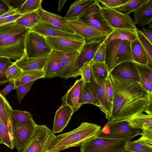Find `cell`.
Wrapping results in <instances>:
<instances>
[{"label": "cell", "mask_w": 152, "mask_h": 152, "mask_svg": "<svg viewBox=\"0 0 152 152\" xmlns=\"http://www.w3.org/2000/svg\"><path fill=\"white\" fill-rule=\"evenodd\" d=\"M14 63L9 58L0 56V85L12 83L7 79L5 73L7 68Z\"/></svg>", "instance_id": "obj_40"}, {"label": "cell", "mask_w": 152, "mask_h": 152, "mask_svg": "<svg viewBox=\"0 0 152 152\" xmlns=\"http://www.w3.org/2000/svg\"><path fill=\"white\" fill-rule=\"evenodd\" d=\"M140 76L152 81V69L148 65L136 64Z\"/></svg>", "instance_id": "obj_44"}, {"label": "cell", "mask_w": 152, "mask_h": 152, "mask_svg": "<svg viewBox=\"0 0 152 152\" xmlns=\"http://www.w3.org/2000/svg\"><path fill=\"white\" fill-rule=\"evenodd\" d=\"M79 102L81 106L89 103L98 107L100 109L101 107L96 95L90 82L85 84L83 83Z\"/></svg>", "instance_id": "obj_26"}, {"label": "cell", "mask_w": 152, "mask_h": 152, "mask_svg": "<svg viewBox=\"0 0 152 152\" xmlns=\"http://www.w3.org/2000/svg\"><path fill=\"white\" fill-rule=\"evenodd\" d=\"M61 67V53L52 50L49 59L43 70L45 73L43 78L51 79L58 77Z\"/></svg>", "instance_id": "obj_22"}, {"label": "cell", "mask_w": 152, "mask_h": 152, "mask_svg": "<svg viewBox=\"0 0 152 152\" xmlns=\"http://www.w3.org/2000/svg\"><path fill=\"white\" fill-rule=\"evenodd\" d=\"M106 79L103 80L99 79L91 71L89 82L101 105L100 110L105 114L106 118L108 120L111 115L112 105L108 99L105 86Z\"/></svg>", "instance_id": "obj_15"}, {"label": "cell", "mask_w": 152, "mask_h": 152, "mask_svg": "<svg viewBox=\"0 0 152 152\" xmlns=\"http://www.w3.org/2000/svg\"><path fill=\"white\" fill-rule=\"evenodd\" d=\"M91 62L85 63L80 68V75L83 83L84 84L90 82L91 72Z\"/></svg>", "instance_id": "obj_46"}, {"label": "cell", "mask_w": 152, "mask_h": 152, "mask_svg": "<svg viewBox=\"0 0 152 152\" xmlns=\"http://www.w3.org/2000/svg\"></svg>", "instance_id": "obj_59"}, {"label": "cell", "mask_w": 152, "mask_h": 152, "mask_svg": "<svg viewBox=\"0 0 152 152\" xmlns=\"http://www.w3.org/2000/svg\"><path fill=\"white\" fill-rule=\"evenodd\" d=\"M28 29L0 42V56L16 61L25 53V42Z\"/></svg>", "instance_id": "obj_7"}, {"label": "cell", "mask_w": 152, "mask_h": 152, "mask_svg": "<svg viewBox=\"0 0 152 152\" xmlns=\"http://www.w3.org/2000/svg\"><path fill=\"white\" fill-rule=\"evenodd\" d=\"M83 83L81 78L76 80L61 98L63 103L66 104L70 107L74 113L77 111L81 106L79 101Z\"/></svg>", "instance_id": "obj_20"}, {"label": "cell", "mask_w": 152, "mask_h": 152, "mask_svg": "<svg viewBox=\"0 0 152 152\" xmlns=\"http://www.w3.org/2000/svg\"><path fill=\"white\" fill-rule=\"evenodd\" d=\"M152 23H151L149 25L148 27L150 28H152Z\"/></svg>", "instance_id": "obj_58"}, {"label": "cell", "mask_w": 152, "mask_h": 152, "mask_svg": "<svg viewBox=\"0 0 152 152\" xmlns=\"http://www.w3.org/2000/svg\"><path fill=\"white\" fill-rule=\"evenodd\" d=\"M131 49L134 62L136 64L147 65L146 53L138 38L131 42Z\"/></svg>", "instance_id": "obj_30"}, {"label": "cell", "mask_w": 152, "mask_h": 152, "mask_svg": "<svg viewBox=\"0 0 152 152\" xmlns=\"http://www.w3.org/2000/svg\"><path fill=\"white\" fill-rule=\"evenodd\" d=\"M11 9L5 0H0V16Z\"/></svg>", "instance_id": "obj_54"}, {"label": "cell", "mask_w": 152, "mask_h": 152, "mask_svg": "<svg viewBox=\"0 0 152 152\" xmlns=\"http://www.w3.org/2000/svg\"><path fill=\"white\" fill-rule=\"evenodd\" d=\"M147 0H129L127 2L114 8L117 11L126 14L134 12Z\"/></svg>", "instance_id": "obj_35"}, {"label": "cell", "mask_w": 152, "mask_h": 152, "mask_svg": "<svg viewBox=\"0 0 152 152\" xmlns=\"http://www.w3.org/2000/svg\"><path fill=\"white\" fill-rule=\"evenodd\" d=\"M139 83L148 93L149 96L152 97V81L140 76Z\"/></svg>", "instance_id": "obj_50"}, {"label": "cell", "mask_w": 152, "mask_h": 152, "mask_svg": "<svg viewBox=\"0 0 152 152\" xmlns=\"http://www.w3.org/2000/svg\"><path fill=\"white\" fill-rule=\"evenodd\" d=\"M52 50L44 36L29 29L25 39V53L28 58L50 54Z\"/></svg>", "instance_id": "obj_8"}, {"label": "cell", "mask_w": 152, "mask_h": 152, "mask_svg": "<svg viewBox=\"0 0 152 152\" xmlns=\"http://www.w3.org/2000/svg\"><path fill=\"white\" fill-rule=\"evenodd\" d=\"M137 38L147 54L148 58L147 65L152 68V45L145 36L143 32L141 30H136Z\"/></svg>", "instance_id": "obj_36"}, {"label": "cell", "mask_w": 152, "mask_h": 152, "mask_svg": "<svg viewBox=\"0 0 152 152\" xmlns=\"http://www.w3.org/2000/svg\"><path fill=\"white\" fill-rule=\"evenodd\" d=\"M67 21L71 28L76 34L82 37L85 42H99L106 36L104 33L89 26L80 18Z\"/></svg>", "instance_id": "obj_12"}, {"label": "cell", "mask_w": 152, "mask_h": 152, "mask_svg": "<svg viewBox=\"0 0 152 152\" xmlns=\"http://www.w3.org/2000/svg\"><path fill=\"white\" fill-rule=\"evenodd\" d=\"M23 70L15 63L9 66L5 72L7 79L11 82H14L20 76Z\"/></svg>", "instance_id": "obj_41"}, {"label": "cell", "mask_w": 152, "mask_h": 152, "mask_svg": "<svg viewBox=\"0 0 152 152\" xmlns=\"http://www.w3.org/2000/svg\"><path fill=\"white\" fill-rule=\"evenodd\" d=\"M91 70L94 75L100 80L106 79L109 75L104 63H93L91 61Z\"/></svg>", "instance_id": "obj_37"}, {"label": "cell", "mask_w": 152, "mask_h": 152, "mask_svg": "<svg viewBox=\"0 0 152 152\" xmlns=\"http://www.w3.org/2000/svg\"><path fill=\"white\" fill-rule=\"evenodd\" d=\"M30 29L45 37H64L77 40H84L82 37L76 34L65 32L48 24L40 22Z\"/></svg>", "instance_id": "obj_18"}, {"label": "cell", "mask_w": 152, "mask_h": 152, "mask_svg": "<svg viewBox=\"0 0 152 152\" xmlns=\"http://www.w3.org/2000/svg\"><path fill=\"white\" fill-rule=\"evenodd\" d=\"M127 121L132 127L143 130L152 126V115L144 113Z\"/></svg>", "instance_id": "obj_34"}, {"label": "cell", "mask_w": 152, "mask_h": 152, "mask_svg": "<svg viewBox=\"0 0 152 152\" xmlns=\"http://www.w3.org/2000/svg\"><path fill=\"white\" fill-rule=\"evenodd\" d=\"M144 31L143 33L147 39L152 43V30L151 29H147L142 28Z\"/></svg>", "instance_id": "obj_55"}, {"label": "cell", "mask_w": 152, "mask_h": 152, "mask_svg": "<svg viewBox=\"0 0 152 152\" xmlns=\"http://www.w3.org/2000/svg\"><path fill=\"white\" fill-rule=\"evenodd\" d=\"M0 137L3 144L12 150L14 148L12 134L0 118Z\"/></svg>", "instance_id": "obj_39"}, {"label": "cell", "mask_w": 152, "mask_h": 152, "mask_svg": "<svg viewBox=\"0 0 152 152\" xmlns=\"http://www.w3.org/2000/svg\"><path fill=\"white\" fill-rule=\"evenodd\" d=\"M96 0H76L71 4L64 17L67 20L79 18L96 2Z\"/></svg>", "instance_id": "obj_24"}, {"label": "cell", "mask_w": 152, "mask_h": 152, "mask_svg": "<svg viewBox=\"0 0 152 152\" xmlns=\"http://www.w3.org/2000/svg\"><path fill=\"white\" fill-rule=\"evenodd\" d=\"M101 8L104 19L113 29H137L134 20L129 15L120 12L114 8L105 7Z\"/></svg>", "instance_id": "obj_11"}, {"label": "cell", "mask_w": 152, "mask_h": 152, "mask_svg": "<svg viewBox=\"0 0 152 152\" xmlns=\"http://www.w3.org/2000/svg\"></svg>", "instance_id": "obj_60"}, {"label": "cell", "mask_w": 152, "mask_h": 152, "mask_svg": "<svg viewBox=\"0 0 152 152\" xmlns=\"http://www.w3.org/2000/svg\"><path fill=\"white\" fill-rule=\"evenodd\" d=\"M15 89V86L14 82L10 83L6 85L4 88L0 91V93L4 98H6V95L11 90Z\"/></svg>", "instance_id": "obj_53"}, {"label": "cell", "mask_w": 152, "mask_h": 152, "mask_svg": "<svg viewBox=\"0 0 152 152\" xmlns=\"http://www.w3.org/2000/svg\"><path fill=\"white\" fill-rule=\"evenodd\" d=\"M12 116V135L14 148L19 150L24 147L31 137L37 124L33 119L19 124Z\"/></svg>", "instance_id": "obj_9"}, {"label": "cell", "mask_w": 152, "mask_h": 152, "mask_svg": "<svg viewBox=\"0 0 152 152\" xmlns=\"http://www.w3.org/2000/svg\"><path fill=\"white\" fill-rule=\"evenodd\" d=\"M35 81H33L22 84L17 87L15 88L19 104L20 103L24 96L29 91L31 86Z\"/></svg>", "instance_id": "obj_45"}, {"label": "cell", "mask_w": 152, "mask_h": 152, "mask_svg": "<svg viewBox=\"0 0 152 152\" xmlns=\"http://www.w3.org/2000/svg\"><path fill=\"white\" fill-rule=\"evenodd\" d=\"M141 135L142 138L152 141V126L143 129Z\"/></svg>", "instance_id": "obj_52"}, {"label": "cell", "mask_w": 152, "mask_h": 152, "mask_svg": "<svg viewBox=\"0 0 152 152\" xmlns=\"http://www.w3.org/2000/svg\"><path fill=\"white\" fill-rule=\"evenodd\" d=\"M114 90L110 116L108 122L127 121L147 114L152 97L139 83L120 79L109 75Z\"/></svg>", "instance_id": "obj_1"}, {"label": "cell", "mask_w": 152, "mask_h": 152, "mask_svg": "<svg viewBox=\"0 0 152 152\" xmlns=\"http://www.w3.org/2000/svg\"><path fill=\"white\" fill-rule=\"evenodd\" d=\"M50 55V54L35 58H28L24 53L22 57L15 63L23 71L43 70L49 59Z\"/></svg>", "instance_id": "obj_21"}, {"label": "cell", "mask_w": 152, "mask_h": 152, "mask_svg": "<svg viewBox=\"0 0 152 152\" xmlns=\"http://www.w3.org/2000/svg\"><path fill=\"white\" fill-rule=\"evenodd\" d=\"M45 37L52 50L62 54L80 51L85 43L84 40H77L64 37Z\"/></svg>", "instance_id": "obj_13"}, {"label": "cell", "mask_w": 152, "mask_h": 152, "mask_svg": "<svg viewBox=\"0 0 152 152\" xmlns=\"http://www.w3.org/2000/svg\"><path fill=\"white\" fill-rule=\"evenodd\" d=\"M136 30L126 29H113L112 31L106 37L103 41L105 44L115 39L126 40L132 42L138 38Z\"/></svg>", "instance_id": "obj_27"}, {"label": "cell", "mask_w": 152, "mask_h": 152, "mask_svg": "<svg viewBox=\"0 0 152 152\" xmlns=\"http://www.w3.org/2000/svg\"><path fill=\"white\" fill-rule=\"evenodd\" d=\"M66 1V0H60L59 1L58 7V12H60Z\"/></svg>", "instance_id": "obj_56"}, {"label": "cell", "mask_w": 152, "mask_h": 152, "mask_svg": "<svg viewBox=\"0 0 152 152\" xmlns=\"http://www.w3.org/2000/svg\"><path fill=\"white\" fill-rule=\"evenodd\" d=\"M8 5L13 9L18 10L26 0H6Z\"/></svg>", "instance_id": "obj_51"}, {"label": "cell", "mask_w": 152, "mask_h": 152, "mask_svg": "<svg viewBox=\"0 0 152 152\" xmlns=\"http://www.w3.org/2000/svg\"><path fill=\"white\" fill-rule=\"evenodd\" d=\"M42 0H26L18 10L21 14L35 11L42 7Z\"/></svg>", "instance_id": "obj_38"}, {"label": "cell", "mask_w": 152, "mask_h": 152, "mask_svg": "<svg viewBox=\"0 0 152 152\" xmlns=\"http://www.w3.org/2000/svg\"><path fill=\"white\" fill-rule=\"evenodd\" d=\"M101 129V126L97 124L83 122L75 129L56 136L47 152H59L71 147L81 146L96 136Z\"/></svg>", "instance_id": "obj_2"}, {"label": "cell", "mask_w": 152, "mask_h": 152, "mask_svg": "<svg viewBox=\"0 0 152 152\" xmlns=\"http://www.w3.org/2000/svg\"><path fill=\"white\" fill-rule=\"evenodd\" d=\"M105 44L103 41L97 49L92 61L93 63H104Z\"/></svg>", "instance_id": "obj_47"}, {"label": "cell", "mask_w": 152, "mask_h": 152, "mask_svg": "<svg viewBox=\"0 0 152 152\" xmlns=\"http://www.w3.org/2000/svg\"><path fill=\"white\" fill-rule=\"evenodd\" d=\"M103 40L98 42H85L79 52L78 65L80 68L86 63H90Z\"/></svg>", "instance_id": "obj_25"}, {"label": "cell", "mask_w": 152, "mask_h": 152, "mask_svg": "<svg viewBox=\"0 0 152 152\" xmlns=\"http://www.w3.org/2000/svg\"><path fill=\"white\" fill-rule=\"evenodd\" d=\"M12 115L17 122L19 124L25 123L33 118V115L31 113L26 111L12 110Z\"/></svg>", "instance_id": "obj_43"}, {"label": "cell", "mask_w": 152, "mask_h": 152, "mask_svg": "<svg viewBox=\"0 0 152 152\" xmlns=\"http://www.w3.org/2000/svg\"><path fill=\"white\" fill-rule=\"evenodd\" d=\"M125 149L126 152H152V141L141 137L137 140L129 141Z\"/></svg>", "instance_id": "obj_31"}, {"label": "cell", "mask_w": 152, "mask_h": 152, "mask_svg": "<svg viewBox=\"0 0 152 152\" xmlns=\"http://www.w3.org/2000/svg\"><path fill=\"white\" fill-rule=\"evenodd\" d=\"M79 18L89 26L104 33L106 36L113 29L108 25L104 19L98 0Z\"/></svg>", "instance_id": "obj_10"}, {"label": "cell", "mask_w": 152, "mask_h": 152, "mask_svg": "<svg viewBox=\"0 0 152 152\" xmlns=\"http://www.w3.org/2000/svg\"><path fill=\"white\" fill-rule=\"evenodd\" d=\"M134 21L144 27L152 20V0H147L134 12Z\"/></svg>", "instance_id": "obj_23"}, {"label": "cell", "mask_w": 152, "mask_h": 152, "mask_svg": "<svg viewBox=\"0 0 152 152\" xmlns=\"http://www.w3.org/2000/svg\"><path fill=\"white\" fill-rule=\"evenodd\" d=\"M131 42L126 40L115 39L105 44L104 63L109 74L115 66L121 63L134 61Z\"/></svg>", "instance_id": "obj_3"}, {"label": "cell", "mask_w": 152, "mask_h": 152, "mask_svg": "<svg viewBox=\"0 0 152 152\" xmlns=\"http://www.w3.org/2000/svg\"><path fill=\"white\" fill-rule=\"evenodd\" d=\"M37 11L40 22L48 24L65 32L76 34L64 17L46 11L42 7Z\"/></svg>", "instance_id": "obj_17"}, {"label": "cell", "mask_w": 152, "mask_h": 152, "mask_svg": "<svg viewBox=\"0 0 152 152\" xmlns=\"http://www.w3.org/2000/svg\"><path fill=\"white\" fill-rule=\"evenodd\" d=\"M14 21L20 26L29 29L40 22L37 10L22 14Z\"/></svg>", "instance_id": "obj_33"}, {"label": "cell", "mask_w": 152, "mask_h": 152, "mask_svg": "<svg viewBox=\"0 0 152 152\" xmlns=\"http://www.w3.org/2000/svg\"><path fill=\"white\" fill-rule=\"evenodd\" d=\"M106 89L109 102L112 105L114 96V90L110 80L109 75L106 79Z\"/></svg>", "instance_id": "obj_49"}, {"label": "cell", "mask_w": 152, "mask_h": 152, "mask_svg": "<svg viewBox=\"0 0 152 152\" xmlns=\"http://www.w3.org/2000/svg\"><path fill=\"white\" fill-rule=\"evenodd\" d=\"M29 29L20 26L14 21L0 26V42Z\"/></svg>", "instance_id": "obj_28"}, {"label": "cell", "mask_w": 152, "mask_h": 152, "mask_svg": "<svg viewBox=\"0 0 152 152\" xmlns=\"http://www.w3.org/2000/svg\"><path fill=\"white\" fill-rule=\"evenodd\" d=\"M56 137L46 125L37 124L29 142L18 152H47Z\"/></svg>", "instance_id": "obj_5"}, {"label": "cell", "mask_w": 152, "mask_h": 152, "mask_svg": "<svg viewBox=\"0 0 152 152\" xmlns=\"http://www.w3.org/2000/svg\"><path fill=\"white\" fill-rule=\"evenodd\" d=\"M45 73L42 70L23 71L18 78L14 83L15 88L18 86L40 78H43Z\"/></svg>", "instance_id": "obj_32"}, {"label": "cell", "mask_w": 152, "mask_h": 152, "mask_svg": "<svg viewBox=\"0 0 152 152\" xmlns=\"http://www.w3.org/2000/svg\"><path fill=\"white\" fill-rule=\"evenodd\" d=\"M132 138L113 139L96 136L84 143L80 152H126V147Z\"/></svg>", "instance_id": "obj_4"}, {"label": "cell", "mask_w": 152, "mask_h": 152, "mask_svg": "<svg viewBox=\"0 0 152 152\" xmlns=\"http://www.w3.org/2000/svg\"><path fill=\"white\" fill-rule=\"evenodd\" d=\"M109 75L115 78L132 80L138 83L140 75L136 64L134 61H126L121 63L115 66Z\"/></svg>", "instance_id": "obj_16"}, {"label": "cell", "mask_w": 152, "mask_h": 152, "mask_svg": "<svg viewBox=\"0 0 152 152\" xmlns=\"http://www.w3.org/2000/svg\"><path fill=\"white\" fill-rule=\"evenodd\" d=\"M2 144V142L0 137V144Z\"/></svg>", "instance_id": "obj_57"}, {"label": "cell", "mask_w": 152, "mask_h": 152, "mask_svg": "<svg viewBox=\"0 0 152 152\" xmlns=\"http://www.w3.org/2000/svg\"><path fill=\"white\" fill-rule=\"evenodd\" d=\"M79 51L66 54L61 53V67L58 77L67 79L80 75L78 65Z\"/></svg>", "instance_id": "obj_14"}, {"label": "cell", "mask_w": 152, "mask_h": 152, "mask_svg": "<svg viewBox=\"0 0 152 152\" xmlns=\"http://www.w3.org/2000/svg\"><path fill=\"white\" fill-rule=\"evenodd\" d=\"M129 0H98L99 2L101 3L100 5L101 7H105L114 8L119 7L127 2Z\"/></svg>", "instance_id": "obj_48"}, {"label": "cell", "mask_w": 152, "mask_h": 152, "mask_svg": "<svg viewBox=\"0 0 152 152\" xmlns=\"http://www.w3.org/2000/svg\"><path fill=\"white\" fill-rule=\"evenodd\" d=\"M12 107L6 98L3 97L0 93V118L12 134Z\"/></svg>", "instance_id": "obj_29"}, {"label": "cell", "mask_w": 152, "mask_h": 152, "mask_svg": "<svg viewBox=\"0 0 152 152\" xmlns=\"http://www.w3.org/2000/svg\"><path fill=\"white\" fill-rule=\"evenodd\" d=\"M142 131L132 127L127 121L108 122L96 136L113 139L132 138L141 134Z\"/></svg>", "instance_id": "obj_6"}, {"label": "cell", "mask_w": 152, "mask_h": 152, "mask_svg": "<svg viewBox=\"0 0 152 152\" xmlns=\"http://www.w3.org/2000/svg\"><path fill=\"white\" fill-rule=\"evenodd\" d=\"M22 15L18 10L11 9L0 16V26L15 21Z\"/></svg>", "instance_id": "obj_42"}, {"label": "cell", "mask_w": 152, "mask_h": 152, "mask_svg": "<svg viewBox=\"0 0 152 152\" xmlns=\"http://www.w3.org/2000/svg\"><path fill=\"white\" fill-rule=\"evenodd\" d=\"M74 113L71 108L66 104L60 106L55 114L53 132L57 133L61 132L68 125Z\"/></svg>", "instance_id": "obj_19"}]
</instances>
